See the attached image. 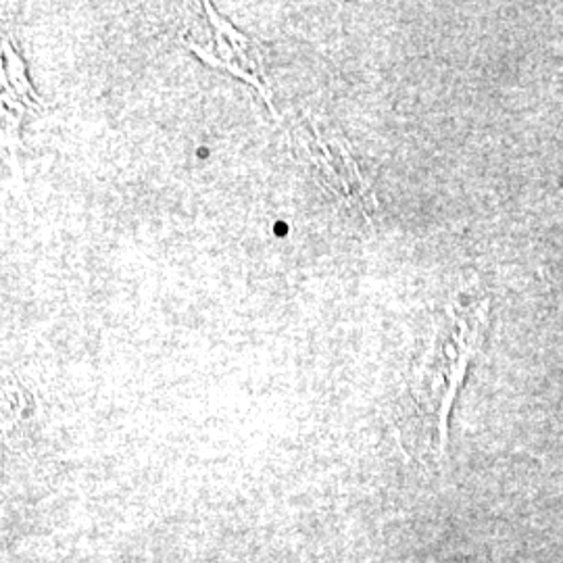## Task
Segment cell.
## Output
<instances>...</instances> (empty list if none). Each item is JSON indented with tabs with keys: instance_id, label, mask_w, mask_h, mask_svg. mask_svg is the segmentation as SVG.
<instances>
[{
	"instance_id": "cell-1",
	"label": "cell",
	"mask_w": 563,
	"mask_h": 563,
	"mask_svg": "<svg viewBox=\"0 0 563 563\" xmlns=\"http://www.w3.org/2000/svg\"><path fill=\"white\" fill-rule=\"evenodd\" d=\"M488 328V301L451 305L444 322L437 325L422 363L409 380V422L428 451L443 457L449 434V416L462 388L467 367L483 346Z\"/></svg>"
},
{
	"instance_id": "cell-2",
	"label": "cell",
	"mask_w": 563,
	"mask_h": 563,
	"mask_svg": "<svg viewBox=\"0 0 563 563\" xmlns=\"http://www.w3.org/2000/svg\"><path fill=\"white\" fill-rule=\"evenodd\" d=\"M313 132H316L318 151L309 148V155L313 157V162L318 163L320 169L328 176V186L332 190H336L341 201L357 205L360 213L369 222V213L374 211L376 201L369 195V188L363 181L362 174L353 162V157L346 153V148L341 144H325L318 128H313Z\"/></svg>"
}]
</instances>
